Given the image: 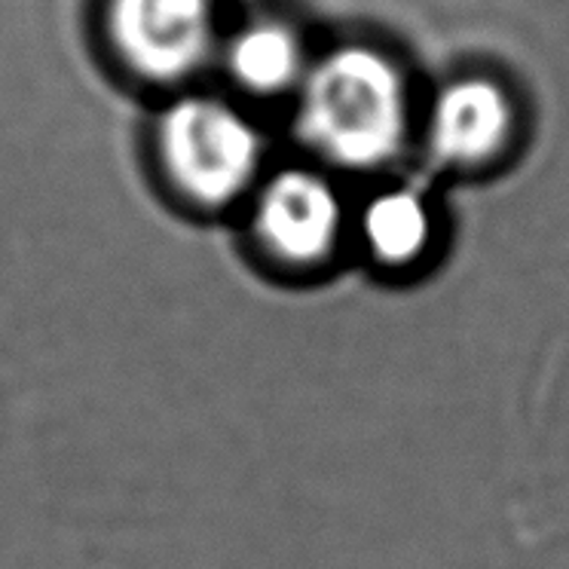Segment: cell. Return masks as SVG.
Here are the masks:
<instances>
[{"mask_svg": "<svg viewBox=\"0 0 569 569\" xmlns=\"http://www.w3.org/2000/svg\"><path fill=\"white\" fill-rule=\"evenodd\" d=\"M300 136L328 160L368 169L389 160L405 138L408 101L401 77L380 52L349 47L303 77Z\"/></svg>", "mask_w": 569, "mask_h": 569, "instance_id": "cell-1", "label": "cell"}, {"mask_svg": "<svg viewBox=\"0 0 569 569\" xmlns=\"http://www.w3.org/2000/svg\"><path fill=\"white\" fill-rule=\"evenodd\" d=\"M160 148L174 184L209 206L239 197L260 162L254 126L214 99L178 101L162 117Z\"/></svg>", "mask_w": 569, "mask_h": 569, "instance_id": "cell-2", "label": "cell"}, {"mask_svg": "<svg viewBox=\"0 0 569 569\" xmlns=\"http://www.w3.org/2000/svg\"><path fill=\"white\" fill-rule=\"evenodd\" d=\"M111 28L138 74L174 80L206 62L214 13L211 0H113Z\"/></svg>", "mask_w": 569, "mask_h": 569, "instance_id": "cell-3", "label": "cell"}, {"mask_svg": "<svg viewBox=\"0 0 569 569\" xmlns=\"http://www.w3.org/2000/svg\"><path fill=\"white\" fill-rule=\"evenodd\" d=\"M340 227L335 190L312 172H282L258 202V233L288 260H316L331 248Z\"/></svg>", "mask_w": 569, "mask_h": 569, "instance_id": "cell-4", "label": "cell"}, {"mask_svg": "<svg viewBox=\"0 0 569 569\" xmlns=\"http://www.w3.org/2000/svg\"><path fill=\"white\" fill-rule=\"evenodd\" d=\"M511 129V108L490 80H459L447 87L432 113V150L445 162L490 157Z\"/></svg>", "mask_w": 569, "mask_h": 569, "instance_id": "cell-5", "label": "cell"}, {"mask_svg": "<svg viewBox=\"0 0 569 569\" xmlns=\"http://www.w3.org/2000/svg\"><path fill=\"white\" fill-rule=\"evenodd\" d=\"M300 56L303 52H300L298 38L288 28L260 22L236 34L227 52V64L239 87L260 92V96H272L298 83Z\"/></svg>", "mask_w": 569, "mask_h": 569, "instance_id": "cell-6", "label": "cell"}, {"mask_svg": "<svg viewBox=\"0 0 569 569\" xmlns=\"http://www.w3.org/2000/svg\"><path fill=\"white\" fill-rule=\"evenodd\" d=\"M365 236L373 254L389 263L413 260L429 239V211L410 190H389L365 214Z\"/></svg>", "mask_w": 569, "mask_h": 569, "instance_id": "cell-7", "label": "cell"}]
</instances>
